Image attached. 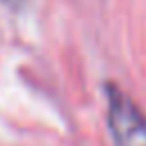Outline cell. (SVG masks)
Listing matches in <instances>:
<instances>
[{
	"mask_svg": "<svg viewBox=\"0 0 146 146\" xmlns=\"http://www.w3.org/2000/svg\"><path fill=\"white\" fill-rule=\"evenodd\" d=\"M105 121L114 146H146V116L114 82H105Z\"/></svg>",
	"mask_w": 146,
	"mask_h": 146,
	"instance_id": "1",
	"label": "cell"
},
{
	"mask_svg": "<svg viewBox=\"0 0 146 146\" xmlns=\"http://www.w3.org/2000/svg\"><path fill=\"white\" fill-rule=\"evenodd\" d=\"M7 7H11V9H21L23 5H25V0H2Z\"/></svg>",
	"mask_w": 146,
	"mask_h": 146,
	"instance_id": "2",
	"label": "cell"
}]
</instances>
